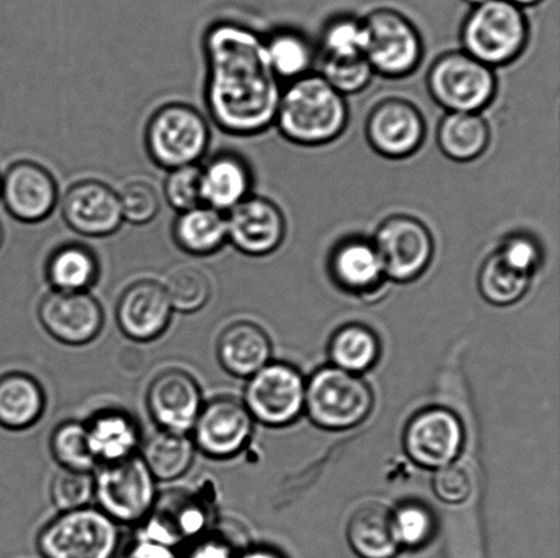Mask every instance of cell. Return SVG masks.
I'll return each instance as SVG.
<instances>
[{"label": "cell", "mask_w": 560, "mask_h": 558, "mask_svg": "<svg viewBox=\"0 0 560 558\" xmlns=\"http://www.w3.org/2000/svg\"><path fill=\"white\" fill-rule=\"evenodd\" d=\"M207 64L206 104L224 133L250 136L276 123L282 95L265 38L250 27L219 21L202 38Z\"/></svg>", "instance_id": "6da1fadb"}, {"label": "cell", "mask_w": 560, "mask_h": 558, "mask_svg": "<svg viewBox=\"0 0 560 558\" xmlns=\"http://www.w3.org/2000/svg\"><path fill=\"white\" fill-rule=\"evenodd\" d=\"M348 122L346 97L320 74H306L291 81L280 95L276 124L284 139L294 144H329L342 135Z\"/></svg>", "instance_id": "7a4b0ae2"}, {"label": "cell", "mask_w": 560, "mask_h": 558, "mask_svg": "<svg viewBox=\"0 0 560 558\" xmlns=\"http://www.w3.org/2000/svg\"><path fill=\"white\" fill-rule=\"evenodd\" d=\"M466 54L499 68L514 62L529 40V22L524 9L510 0H488L474 5L460 29Z\"/></svg>", "instance_id": "3957f363"}, {"label": "cell", "mask_w": 560, "mask_h": 558, "mask_svg": "<svg viewBox=\"0 0 560 558\" xmlns=\"http://www.w3.org/2000/svg\"><path fill=\"white\" fill-rule=\"evenodd\" d=\"M210 141L211 131L206 118L188 104H167L153 112L148 120V155L156 166L167 171L199 166Z\"/></svg>", "instance_id": "277c9868"}, {"label": "cell", "mask_w": 560, "mask_h": 558, "mask_svg": "<svg viewBox=\"0 0 560 558\" xmlns=\"http://www.w3.org/2000/svg\"><path fill=\"white\" fill-rule=\"evenodd\" d=\"M118 546V523L90 506L59 512L37 537L43 558H114Z\"/></svg>", "instance_id": "5b68a950"}, {"label": "cell", "mask_w": 560, "mask_h": 558, "mask_svg": "<svg viewBox=\"0 0 560 558\" xmlns=\"http://www.w3.org/2000/svg\"><path fill=\"white\" fill-rule=\"evenodd\" d=\"M305 407L318 428L350 429L370 415L373 393L361 377L328 366L312 376L305 390Z\"/></svg>", "instance_id": "8992f818"}, {"label": "cell", "mask_w": 560, "mask_h": 558, "mask_svg": "<svg viewBox=\"0 0 560 558\" xmlns=\"http://www.w3.org/2000/svg\"><path fill=\"white\" fill-rule=\"evenodd\" d=\"M428 91L448 112H480L497 95L493 69L465 51L442 55L427 75Z\"/></svg>", "instance_id": "52a82bcc"}, {"label": "cell", "mask_w": 560, "mask_h": 558, "mask_svg": "<svg viewBox=\"0 0 560 558\" xmlns=\"http://www.w3.org/2000/svg\"><path fill=\"white\" fill-rule=\"evenodd\" d=\"M366 32L365 58L375 74L404 79L419 68L424 46L419 29L398 10L382 8L362 19Z\"/></svg>", "instance_id": "ba28073f"}, {"label": "cell", "mask_w": 560, "mask_h": 558, "mask_svg": "<svg viewBox=\"0 0 560 558\" xmlns=\"http://www.w3.org/2000/svg\"><path fill=\"white\" fill-rule=\"evenodd\" d=\"M95 499L98 510L118 524L141 523L158 500L156 479L140 455L97 467Z\"/></svg>", "instance_id": "9c48e42d"}, {"label": "cell", "mask_w": 560, "mask_h": 558, "mask_svg": "<svg viewBox=\"0 0 560 558\" xmlns=\"http://www.w3.org/2000/svg\"><path fill=\"white\" fill-rule=\"evenodd\" d=\"M384 276L397 283L413 282L430 266L435 244L430 228L413 216L395 215L377 227L372 239Z\"/></svg>", "instance_id": "30bf717a"}, {"label": "cell", "mask_w": 560, "mask_h": 558, "mask_svg": "<svg viewBox=\"0 0 560 558\" xmlns=\"http://www.w3.org/2000/svg\"><path fill=\"white\" fill-rule=\"evenodd\" d=\"M305 382L294 368L268 364L249 377L244 404L252 418L280 428L294 423L305 407Z\"/></svg>", "instance_id": "8fae6325"}, {"label": "cell", "mask_w": 560, "mask_h": 558, "mask_svg": "<svg viewBox=\"0 0 560 558\" xmlns=\"http://www.w3.org/2000/svg\"><path fill=\"white\" fill-rule=\"evenodd\" d=\"M141 523L140 538L177 549L212 527L211 506L188 490H168L158 496L150 515Z\"/></svg>", "instance_id": "7c38bea8"}, {"label": "cell", "mask_w": 560, "mask_h": 558, "mask_svg": "<svg viewBox=\"0 0 560 558\" xmlns=\"http://www.w3.org/2000/svg\"><path fill=\"white\" fill-rule=\"evenodd\" d=\"M255 419L243 401L219 396L205 403L194 426L196 450L206 456L226 461L245 450L254 434Z\"/></svg>", "instance_id": "4fadbf2b"}, {"label": "cell", "mask_w": 560, "mask_h": 558, "mask_svg": "<svg viewBox=\"0 0 560 558\" xmlns=\"http://www.w3.org/2000/svg\"><path fill=\"white\" fill-rule=\"evenodd\" d=\"M38 320L44 331L66 346H85L101 335L104 310L90 293L46 295L38 305Z\"/></svg>", "instance_id": "5bb4252c"}, {"label": "cell", "mask_w": 560, "mask_h": 558, "mask_svg": "<svg viewBox=\"0 0 560 558\" xmlns=\"http://www.w3.org/2000/svg\"><path fill=\"white\" fill-rule=\"evenodd\" d=\"M147 409L159 430L188 435L205 402L199 382L188 371L167 369L148 387Z\"/></svg>", "instance_id": "9a60e30c"}, {"label": "cell", "mask_w": 560, "mask_h": 558, "mask_svg": "<svg viewBox=\"0 0 560 558\" xmlns=\"http://www.w3.org/2000/svg\"><path fill=\"white\" fill-rule=\"evenodd\" d=\"M420 109L404 98H387L373 107L366 120V139L373 151L387 158H406L420 150L425 139Z\"/></svg>", "instance_id": "2e32d148"}, {"label": "cell", "mask_w": 560, "mask_h": 558, "mask_svg": "<svg viewBox=\"0 0 560 558\" xmlns=\"http://www.w3.org/2000/svg\"><path fill=\"white\" fill-rule=\"evenodd\" d=\"M464 446L459 418L446 408H431L417 414L405 431V450L411 461L427 468L452 464Z\"/></svg>", "instance_id": "e0dca14e"}, {"label": "cell", "mask_w": 560, "mask_h": 558, "mask_svg": "<svg viewBox=\"0 0 560 558\" xmlns=\"http://www.w3.org/2000/svg\"><path fill=\"white\" fill-rule=\"evenodd\" d=\"M0 199L16 221L40 223L52 215L58 204L57 180L40 164L19 162L2 177Z\"/></svg>", "instance_id": "ac0fdd59"}, {"label": "cell", "mask_w": 560, "mask_h": 558, "mask_svg": "<svg viewBox=\"0 0 560 558\" xmlns=\"http://www.w3.org/2000/svg\"><path fill=\"white\" fill-rule=\"evenodd\" d=\"M228 242L245 256L265 257L282 245L285 221L276 202L249 195L228 212Z\"/></svg>", "instance_id": "d6986e66"}, {"label": "cell", "mask_w": 560, "mask_h": 558, "mask_svg": "<svg viewBox=\"0 0 560 558\" xmlns=\"http://www.w3.org/2000/svg\"><path fill=\"white\" fill-rule=\"evenodd\" d=\"M62 217L74 233L86 238L109 237L124 223L118 193L98 180H81L66 191Z\"/></svg>", "instance_id": "ffe728a7"}, {"label": "cell", "mask_w": 560, "mask_h": 558, "mask_svg": "<svg viewBox=\"0 0 560 558\" xmlns=\"http://www.w3.org/2000/svg\"><path fill=\"white\" fill-rule=\"evenodd\" d=\"M166 289L155 281H140L125 289L117 305L120 332L130 341H156L167 331L173 316Z\"/></svg>", "instance_id": "44dd1931"}, {"label": "cell", "mask_w": 560, "mask_h": 558, "mask_svg": "<svg viewBox=\"0 0 560 558\" xmlns=\"http://www.w3.org/2000/svg\"><path fill=\"white\" fill-rule=\"evenodd\" d=\"M254 177L248 162L234 152H221L200 167L202 204L230 212L250 195Z\"/></svg>", "instance_id": "7402d4cb"}, {"label": "cell", "mask_w": 560, "mask_h": 558, "mask_svg": "<svg viewBox=\"0 0 560 558\" xmlns=\"http://www.w3.org/2000/svg\"><path fill=\"white\" fill-rule=\"evenodd\" d=\"M88 446L97 467L137 455L141 446L139 425L120 409H102L85 423Z\"/></svg>", "instance_id": "603a6c76"}, {"label": "cell", "mask_w": 560, "mask_h": 558, "mask_svg": "<svg viewBox=\"0 0 560 558\" xmlns=\"http://www.w3.org/2000/svg\"><path fill=\"white\" fill-rule=\"evenodd\" d=\"M271 353L270 337L254 322H234L218 339L219 365L240 379H249L270 364Z\"/></svg>", "instance_id": "cb8c5ba5"}, {"label": "cell", "mask_w": 560, "mask_h": 558, "mask_svg": "<svg viewBox=\"0 0 560 558\" xmlns=\"http://www.w3.org/2000/svg\"><path fill=\"white\" fill-rule=\"evenodd\" d=\"M329 271L340 287L357 294L375 292L386 278L375 246L362 238L339 242L329 259Z\"/></svg>", "instance_id": "d4e9b609"}, {"label": "cell", "mask_w": 560, "mask_h": 558, "mask_svg": "<svg viewBox=\"0 0 560 558\" xmlns=\"http://www.w3.org/2000/svg\"><path fill=\"white\" fill-rule=\"evenodd\" d=\"M47 407L44 388L22 371L0 376V428L21 431L42 419Z\"/></svg>", "instance_id": "484cf974"}, {"label": "cell", "mask_w": 560, "mask_h": 558, "mask_svg": "<svg viewBox=\"0 0 560 558\" xmlns=\"http://www.w3.org/2000/svg\"><path fill=\"white\" fill-rule=\"evenodd\" d=\"M173 239L186 254H215L228 244L226 216L205 204L180 212L173 224Z\"/></svg>", "instance_id": "4316f807"}, {"label": "cell", "mask_w": 560, "mask_h": 558, "mask_svg": "<svg viewBox=\"0 0 560 558\" xmlns=\"http://www.w3.org/2000/svg\"><path fill=\"white\" fill-rule=\"evenodd\" d=\"M348 537L351 549L361 558H393L399 549L393 512L382 504L357 510L349 522Z\"/></svg>", "instance_id": "83f0119b"}, {"label": "cell", "mask_w": 560, "mask_h": 558, "mask_svg": "<svg viewBox=\"0 0 560 558\" xmlns=\"http://www.w3.org/2000/svg\"><path fill=\"white\" fill-rule=\"evenodd\" d=\"M98 276L101 264L85 245L65 244L48 257L46 277L54 292L90 293Z\"/></svg>", "instance_id": "f1b7e54d"}, {"label": "cell", "mask_w": 560, "mask_h": 558, "mask_svg": "<svg viewBox=\"0 0 560 558\" xmlns=\"http://www.w3.org/2000/svg\"><path fill=\"white\" fill-rule=\"evenodd\" d=\"M490 140V126L480 112H448L439 124L438 145L454 162L476 161Z\"/></svg>", "instance_id": "f546056e"}, {"label": "cell", "mask_w": 560, "mask_h": 558, "mask_svg": "<svg viewBox=\"0 0 560 558\" xmlns=\"http://www.w3.org/2000/svg\"><path fill=\"white\" fill-rule=\"evenodd\" d=\"M195 455L196 446L191 437L159 430L145 441L140 456L156 483H173L189 472Z\"/></svg>", "instance_id": "4dcf8cb0"}, {"label": "cell", "mask_w": 560, "mask_h": 558, "mask_svg": "<svg viewBox=\"0 0 560 558\" xmlns=\"http://www.w3.org/2000/svg\"><path fill=\"white\" fill-rule=\"evenodd\" d=\"M378 349L377 337L370 328L350 324L335 333L329 343V357L335 368L359 375L376 364Z\"/></svg>", "instance_id": "1f68e13d"}, {"label": "cell", "mask_w": 560, "mask_h": 558, "mask_svg": "<svg viewBox=\"0 0 560 558\" xmlns=\"http://www.w3.org/2000/svg\"><path fill=\"white\" fill-rule=\"evenodd\" d=\"M530 277L508 264L497 250L488 257L481 266L480 293L487 302L495 306H510L518 302L528 292Z\"/></svg>", "instance_id": "d6a6232c"}, {"label": "cell", "mask_w": 560, "mask_h": 558, "mask_svg": "<svg viewBox=\"0 0 560 558\" xmlns=\"http://www.w3.org/2000/svg\"><path fill=\"white\" fill-rule=\"evenodd\" d=\"M268 60L278 79L294 81L310 71L313 54L310 43L295 31H278L265 40Z\"/></svg>", "instance_id": "836d02e7"}, {"label": "cell", "mask_w": 560, "mask_h": 558, "mask_svg": "<svg viewBox=\"0 0 560 558\" xmlns=\"http://www.w3.org/2000/svg\"><path fill=\"white\" fill-rule=\"evenodd\" d=\"M166 289L170 304L174 311L190 314L201 310L211 298V282L200 268L178 265L168 272Z\"/></svg>", "instance_id": "e575fe53"}, {"label": "cell", "mask_w": 560, "mask_h": 558, "mask_svg": "<svg viewBox=\"0 0 560 558\" xmlns=\"http://www.w3.org/2000/svg\"><path fill=\"white\" fill-rule=\"evenodd\" d=\"M49 448L55 462L62 468L84 473L97 468L88 446L85 424L80 420H65L58 425L52 431Z\"/></svg>", "instance_id": "d590c367"}, {"label": "cell", "mask_w": 560, "mask_h": 558, "mask_svg": "<svg viewBox=\"0 0 560 558\" xmlns=\"http://www.w3.org/2000/svg\"><path fill=\"white\" fill-rule=\"evenodd\" d=\"M366 32L362 19L338 15L322 33V55L332 58L365 57Z\"/></svg>", "instance_id": "8d00e7d4"}, {"label": "cell", "mask_w": 560, "mask_h": 558, "mask_svg": "<svg viewBox=\"0 0 560 558\" xmlns=\"http://www.w3.org/2000/svg\"><path fill=\"white\" fill-rule=\"evenodd\" d=\"M345 97L364 91L375 71L365 57L332 58L322 55L320 73Z\"/></svg>", "instance_id": "74e56055"}, {"label": "cell", "mask_w": 560, "mask_h": 558, "mask_svg": "<svg viewBox=\"0 0 560 558\" xmlns=\"http://www.w3.org/2000/svg\"><path fill=\"white\" fill-rule=\"evenodd\" d=\"M49 494L59 512L80 510L95 496V477L92 473L60 468L52 478Z\"/></svg>", "instance_id": "f35d334b"}, {"label": "cell", "mask_w": 560, "mask_h": 558, "mask_svg": "<svg viewBox=\"0 0 560 558\" xmlns=\"http://www.w3.org/2000/svg\"><path fill=\"white\" fill-rule=\"evenodd\" d=\"M120 210H122L124 222L144 226L155 221L161 211V199L152 185L135 180L125 186L118 194Z\"/></svg>", "instance_id": "ab89813d"}, {"label": "cell", "mask_w": 560, "mask_h": 558, "mask_svg": "<svg viewBox=\"0 0 560 558\" xmlns=\"http://www.w3.org/2000/svg\"><path fill=\"white\" fill-rule=\"evenodd\" d=\"M395 535L398 544L408 548H420L432 537L435 522L428 508L421 504H405L393 513Z\"/></svg>", "instance_id": "60d3db41"}, {"label": "cell", "mask_w": 560, "mask_h": 558, "mask_svg": "<svg viewBox=\"0 0 560 558\" xmlns=\"http://www.w3.org/2000/svg\"><path fill=\"white\" fill-rule=\"evenodd\" d=\"M249 548L241 530L215 526L189 544L186 558H238Z\"/></svg>", "instance_id": "b9f144b4"}, {"label": "cell", "mask_w": 560, "mask_h": 558, "mask_svg": "<svg viewBox=\"0 0 560 558\" xmlns=\"http://www.w3.org/2000/svg\"><path fill=\"white\" fill-rule=\"evenodd\" d=\"M164 197L178 213L201 205L200 167L188 166L168 171L164 180Z\"/></svg>", "instance_id": "7bdbcfd3"}, {"label": "cell", "mask_w": 560, "mask_h": 558, "mask_svg": "<svg viewBox=\"0 0 560 558\" xmlns=\"http://www.w3.org/2000/svg\"><path fill=\"white\" fill-rule=\"evenodd\" d=\"M498 251L508 264L529 276L534 275L541 262L540 245L528 234L510 235Z\"/></svg>", "instance_id": "ee69618b"}, {"label": "cell", "mask_w": 560, "mask_h": 558, "mask_svg": "<svg viewBox=\"0 0 560 558\" xmlns=\"http://www.w3.org/2000/svg\"><path fill=\"white\" fill-rule=\"evenodd\" d=\"M433 491L438 499L446 504H463L471 495V480L468 472L454 463L438 468L435 477H433Z\"/></svg>", "instance_id": "f6af8a7d"}, {"label": "cell", "mask_w": 560, "mask_h": 558, "mask_svg": "<svg viewBox=\"0 0 560 558\" xmlns=\"http://www.w3.org/2000/svg\"><path fill=\"white\" fill-rule=\"evenodd\" d=\"M119 558H180L177 549L170 546L152 543L144 538H137L125 549Z\"/></svg>", "instance_id": "bcb514c9"}, {"label": "cell", "mask_w": 560, "mask_h": 558, "mask_svg": "<svg viewBox=\"0 0 560 558\" xmlns=\"http://www.w3.org/2000/svg\"><path fill=\"white\" fill-rule=\"evenodd\" d=\"M238 558H284L278 551L268 548H246Z\"/></svg>", "instance_id": "7dc6e473"}, {"label": "cell", "mask_w": 560, "mask_h": 558, "mask_svg": "<svg viewBox=\"0 0 560 558\" xmlns=\"http://www.w3.org/2000/svg\"><path fill=\"white\" fill-rule=\"evenodd\" d=\"M510 2L517 4L521 9L534 8V5L540 4L542 0H510Z\"/></svg>", "instance_id": "c3c4849f"}, {"label": "cell", "mask_w": 560, "mask_h": 558, "mask_svg": "<svg viewBox=\"0 0 560 558\" xmlns=\"http://www.w3.org/2000/svg\"><path fill=\"white\" fill-rule=\"evenodd\" d=\"M465 2L469 3L471 5V8H474V5L488 2V0H465Z\"/></svg>", "instance_id": "681fc988"}, {"label": "cell", "mask_w": 560, "mask_h": 558, "mask_svg": "<svg viewBox=\"0 0 560 558\" xmlns=\"http://www.w3.org/2000/svg\"><path fill=\"white\" fill-rule=\"evenodd\" d=\"M3 239H4L3 226H2V223H0V248H2Z\"/></svg>", "instance_id": "f907efd6"}, {"label": "cell", "mask_w": 560, "mask_h": 558, "mask_svg": "<svg viewBox=\"0 0 560 558\" xmlns=\"http://www.w3.org/2000/svg\"><path fill=\"white\" fill-rule=\"evenodd\" d=\"M0 182H2V177H0Z\"/></svg>", "instance_id": "816d5d0a"}]
</instances>
